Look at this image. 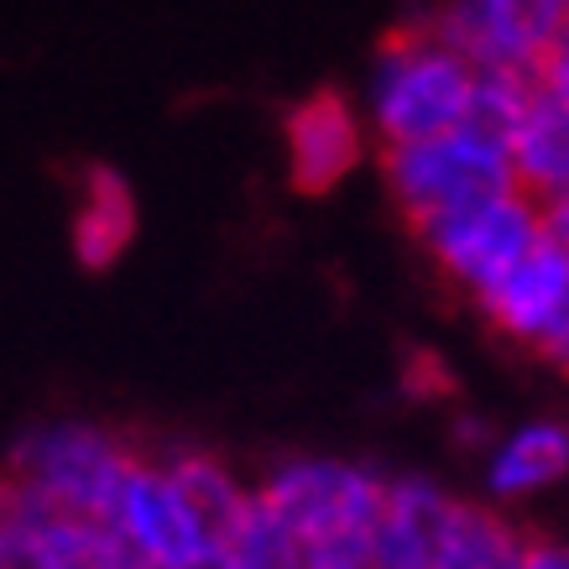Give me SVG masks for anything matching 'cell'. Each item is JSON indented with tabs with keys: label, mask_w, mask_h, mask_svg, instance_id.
I'll return each mask as SVG.
<instances>
[{
	"label": "cell",
	"mask_w": 569,
	"mask_h": 569,
	"mask_svg": "<svg viewBox=\"0 0 569 569\" xmlns=\"http://www.w3.org/2000/svg\"><path fill=\"white\" fill-rule=\"evenodd\" d=\"M476 63L460 58L445 37L423 21H408L377 52L371 89H366V126L381 147H408L460 131L470 116Z\"/></svg>",
	"instance_id": "6da1fadb"
},
{
	"label": "cell",
	"mask_w": 569,
	"mask_h": 569,
	"mask_svg": "<svg viewBox=\"0 0 569 569\" xmlns=\"http://www.w3.org/2000/svg\"><path fill=\"white\" fill-rule=\"evenodd\" d=\"M141 445L94 418H42L21 429L6 455V476H17L27 491L84 522H104L121 497L126 476L137 466Z\"/></svg>",
	"instance_id": "7a4b0ae2"
},
{
	"label": "cell",
	"mask_w": 569,
	"mask_h": 569,
	"mask_svg": "<svg viewBox=\"0 0 569 569\" xmlns=\"http://www.w3.org/2000/svg\"><path fill=\"white\" fill-rule=\"evenodd\" d=\"M381 178H387L397 209L408 214V224L439 220L449 209L512 189L507 147L470 126L449 131V137L408 141V147H381Z\"/></svg>",
	"instance_id": "3957f363"
},
{
	"label": "cell",
	"mask_w": 569,
	"mask_h": 569,
	"mask_svg": "<svg viewBox=\"0 0 569 569\" xmlns=\"http://www.w3.org/2000/svg\"><path fill=\"white\" fill-rule=\"evenodd\" d=\"M413 236L455 288L481 298L538 246V199L518 189L486 193L476 204H460L439 220L413 224Z\"/></svg>",
	"instance_id": "277c9868"
},
{
	"label": "cell",
	"mask_w": 569,
	"mask_h": 569,
	"mask_svg": "<svg viewBox=\"0 0 569 569\" xmlns=\"http://www.w3.org/2000/svg\"><path fill=\"white\" fill-rule=\"evenodd\" d=\"M257 497L288 522L303 543L335 528H371L387 497V476L356 460L288 455L257 481Z\"/></svg>",
	"instance_id": "5b68a950"
},
{
	"label": "cell",
	"mask_w": 569,
	"mask_h": 569,
	"mask_svg": "<svg viewBox=\"0 0 569 569\" xmlns=\"http://www.w3.org/2000/svg\"><path fill=\"white\" fill-rule=\"evenodd\" d=\"M418 21L476 69L533 73L549 42L569 27V11L565 0H439Z\"/></svg>",
	"instance_id": "8992f818"
},
{
	"label": "cell",
	"mask_w": 569,
	"mask_h": 569,
	"mask_svg": "<svg viewBox=\"0 0 569 569\" xmlns=\"http://www.w3.org/2000/svg\"><path fill=\"white\" fill-rule=\"evenodd\" d=\"M104 528L126 543L137 569H173L214 543L209 522L183 501V491L173 486V476L162 470V460H157L152 449L137 455V466L126 476Z\"/></svg>",
	"instance_id": "52a82bcc"
},
{
	"label": "cell",
	"mask_w": 569,
	"mask_h": 569,
	"mask_svg": "<svg viewBox=\"0 0 569 569\" xmlns=\"http://www.w3.org/2000/svg\"><path fill=\"white\" fill-rule=\"evenodd\" d=\"M476 309L507 346L538 350L549 361L569 340V257L538 241L491 293L476 298Z\"/></svg>",
	"instance_id": "ba28073f"
},
{
	"label": "cell",
	"mask_w": 569,
	"mask_h": 569,
	"mask_svg": "<svg viewBox=\"0 0 569 569\" xmlns=\"http://www.w3.org/2000/svg\"><path fill=\"white\" fill-rule=\"evenodd\" d=\"M282 152H288V183L298 193H335L366 157V121L340 89H313L282 116Z\"/></svg>",
	"instance_id": "9c48e42d"
},
{
	"label": "cell",
	"mask_w": 569,
	"mask_h": 569,
	"mask_svg": "<svg viewBox=\"0 0 569 569\" xmlns=\"http://www.w3.org/2000/svg\"><path fill=\"white\" fill-rule=\"evenodd\" d=\"M449 507L455 497L423 476L387 481L381 512L371 522V569H433Z\"/></svg>",
	"instance_id": "30bf717a"
},
{
	"label": "cell",
	"mask_w": 569,
	"mask_h": 569,
	"mask_svg": "<svg viewBox=\"0 0 569 569\" xmlns=\"http://www.w3.org/2000/svg\"><path fill=\"white\" fill-rule=\"evenodd\" d=\"M137 193L116 168L89 162L73 183V214H69V246L84 272H110L137 241Z\"/></svg>",
	"instance_id": "8fae6325"
},
{
	"label": "cell",
	"mask_w": 569,
	"mask_h": 569,
	"mask_svg": "<svg viewBox=\"0 0 569 569\" xmlns=\"http://www.w3.org/2000/svg\"><path fill=\"white\" fill-rule=\"evenodd\" d=\"M569 476V423L553 418H533L522 429L501 433L491 460H486V486L497 501H518V497H538L553 481Z\"/></svg>",
	"instance_id": "7c38bea8"
},
{
	"label": "cell",
	"mask_w": 569,
	"mask_h": 569,
	"mask_svg": "<svg viewBox=\"0 0 569 569\" xmlns=\"http://www.w3.org/2000/svg\"><path fill=\"white\" fill-rule=\"evenodd\" d=\"M507 168L512 189L528 199H549L569 189V110L553 104L549 94H533L528 116L507 137Z\"/></svg>",
	"instance_id": "4fadbf2b"
},
{
	"label": "cell",
	"mask_w": 569,
	"mask_h": 569,
	"mask_svg": "<svg viewBox=\"0 0 569 569\" xmlns=\"http://www.w3.org/2000/svg\"><path fill=\"white\" fill-rule=\"evenodd\" d=\"M157 460H162V470L173 476V486L183 491V501L209 522V533L214 538L230 528V518H236L246 501H251V491H257V486H246L241 476H236V466H230L224 455H214V449H204V445L162 449Z\"/></svg>",
	"instance_id": "5bb4252c"
},
{
	"label": "cell",
	"mask_w": 569,
	"mask_h": 569,
	"mask_svg": "<svg viewBox=\"0 0 569 569\" xmlns=\"http://www.w3.org/2000/svg\"><path fill=\"white\" fill-rule=\"evenodd\" d=\"M528 538L512 522L481 507V501H455L439 533L433 569H518V553Z\"/></svg>",
	"instance_id": "9a60e30c"
},
{
	"label": "cell",
	"mask_w": 569,
	"mask_h": 569,
	"mask_svg": "<svg viewBox=\"0 0 569 569\" xmlns=\"http://www.w3.org/2000/svg\"><path fill=\"white\" fill-rule=\"evenodd\" d=\"M224 569H303V538L251 491L241 512L220 533Z\"/></svg>",
	"instance_id": "2e32d148"
},
{
	"label": "cell",
	"mask_w": 569,
	"mask_h": 569,
	"mask_svg": "<svg viewBox=\"0 0 569 569\" xmlns=\"http://www.w3.org/2000/svg\"><path fill=\"white\" fill-rule=\"evenodd\" d=\"M533 94H538L533 73H522V69H476V89H470L466 126L507 147V137H512L518 121L528 116Z\"/></svg>",
	"instance_id": "e0dca14e"
},
{
	"label": "cell",
	"mask_w": 569,
	"mask_h": 569,
	"mask_svg": "<svg viewBox=\"0 0 569 569\" xmlns=\"http://www.w3.org/2000/svg\"><path fill=\"white\" fill-rule=\"evenodd\" d=\"M303 569H371V528H335L309 538Z\"/></svg>",
	"instance_id": "ac0fdd59"
},
{
	"label": "cell",
	"mask_w": 569,
	"mask_h": 569,
	"mask_svg": "<svg viewBox=\"0 0 569 569\" xmlns=\"http://www.w3.org/2000/svg\"><path fill=\"white\" fill-rule=\"evenodd\" d=\"M402 392L418 397V402H439V397L455 392V371H449V361H439L433 350H408L402 356Z\"/></svg>",
	"instance_id": "d6986e66"
},
{
	"label": "cell",
	"mask_w": 569,
	"mask_h": 569,
	"mask_svg": "<svg viewBox=\"0 0 569 569\" xmlns=\"http://www.w3.org/2000/svg\"><path fill=\"white\" fill-rule=\"evenodd\" d=\"M533 84H538V94H549L553 104H565V110H569V27L553 37L549 52L538 58Z\"/></svg>",
	"instance_id": "ffe728a7"
},
{
	"label": "cell",
	"mask_w": 569,
	"mask_h": 569,
	"mask_svg": "<svg viewBox=\"0 0 569 569\" xmlns=\"http://www.w3.org/2000/svg\"><path fill=\"white\" fill-rule=\"evenodd\" d=\"M538 241L559 251V257H569V189L538 199Z\"/></svg>",
	"instance_id": "44dd1931"
},
{
	"label": "cell",
	"mask_w": 569,
	"mask_h": 569,
	"mask_svg": "<svg viewBox=\"0 0 569 569\" xmlns=\"http://www.w3.org/2000/svg\"><path fill=\"white\" fill-rule=\"evenodd\" d=\"M518 569H569V543H559V538H528L518 553Z\"/></svg>",
	"instance_id": "7402d4cb"
},
{
	"label": "cell",
	"mask_w": 569,
	"mask_h": 569,
	"mask_svg": "<svg viewBox=\"0 0 569 569\" xmlns=\"http://www.w3.org/2000/svg\"><path fill=\"white\" fill-rule=\"evenodd\" d=\"M449 433H455V445H460V449L491 445V423H486V418H476V413H460L455 423H449Z\"/></svg>",
	"instance_id": "603a6c76"
},
{
	"label": "cell",
	"mask_w": 569,
	"mask_h": 569,
	"mask_svg": "<svg viewBox=\"0 0 569 569\" xmlns=\"http://www.w3.org/2000/svg\"><path fill=\"white\" fill-rule=\"evenodd\" d=\"M173 569H224V559H220V538L209 543L204 553H193V559H183V565H173Z\"/></svg>",
	"instance_id": "cb8c5ba5"
},
{
	"label": "cell",
	"mask_w": 569,
	"mask_h": 569,
	"mask_svg": "<svg viewBox=\"0 0 569 569\" xmlns=\"http://www.w3.org/2000/svg\"><path fill=\"white\" fill-rule=\"evenodd\" d=\"M549 361H553V366H559V371H565V377H569V340H565V346H559V350H553Z\"/></svg>",
	"instance_id": "d4e9b609"
},
{
	"label": "cell",
	"mask_w": 569,
	"mask_h": 569,
	"mask_svg": "<svg viewBox=\"0 0 569 569\" xmlns=\"http://www.w3.org/2000/svg\"><path fill=\"white\" fill-rule=\"evenodd\" d=\"M565 11H569V0H565Z\"/></svg>",
	"instance_id": "484cf974"
}]
</instances>
